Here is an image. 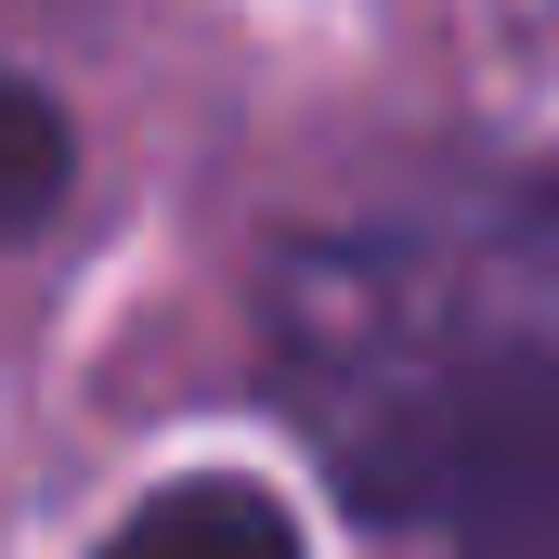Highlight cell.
I'll return each mask as SVG.
<instances>
[{
    "label": "cell",
    "mask_w": 559,
    "mask_h": 559,
    "mask_svg": "<svg viewBox=\"0 0 559 559\" xmlns=\"http://www.w3.org/2000/svg\"><path fill=\"white\" fill-rule=\"evenodd\" d=\"M286 404L365 521L442 559H559V338L338 274V299H286Z\"/></svg>",
    "instance_id": "obj_1"
},
{
    "label": "cell",
    "mask_w": 559,
    "mask_h": 559,
    "mask_svg": "<svg viewBox=\"0 0 559 559\" xmlns=\"http://www.w3.org/2000/svg\"><path fill=\"white\" fill-rule=\"evenodd\" d=\"M79 209V118L52 79L0 66V248H39Z\"/></svg>",
    "instance_id": "obj_3"
},
{
    "label": "cell",
    "mask_w": 559,
    "mask_h": 559,
    "mask_svg": "<svg viewBox=\"0 0 559 559\" xmlns=\"http://www.w3.org/2000/svg\"><path fill=\"white\" fill-rule=\"evenodd\" d=\"M92 559H312V521H299V495L274 468L209 455V468H156L92 534Z\"/></svg>",
    "instance_id": "obj_2"
},
{
    "label": "cell",
    "mask_w": 559,
    "mask_h": 559,
    "mask_svg": "<svg viewBox=\"0 0 559 559\" xmlns=\"http://www.w3.org/2000/svg\"><path fill=\"white\" fill-rule=\"evenodd\" d=\"M521 209H534V222H547V235H559V156H547V169H534V182H521Z\"/></svg>",
    "instance_id": "obj_4"
}]
</instances>
